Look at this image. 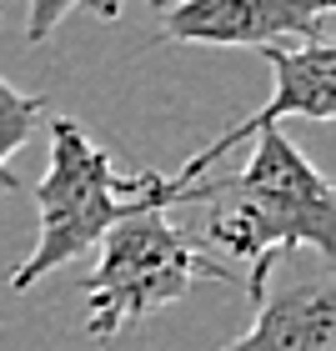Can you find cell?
<instances>
[{
  "label": "cell",
  "mask_w": 336,
  "mask_h": 351,
  "mask_svg": "<svg viewBox=\"0 0 336 351\" xmlns=\"http://www.w3.org/2000/svg\"><path fill=\"white\" fill-rule=\"evenodd\" d=\"M101 256L86 276V331L95 341H110L121 326L146 322L151 311L176 306L196 281H236L226 261L206 256L186 241V231L161 211L141 201L101 236Z\"/></svg>",
  "instance_id": "cell-2"
},
{
  "label": "cell",
  "mask_w": 336,
  "mask_h": 351,
  "mask_svg": "<svg viewBox=\"0 0 336 351\" xmlns=\"http://www.w3.org/2000/svg\"><path fill=\"white\" fill-rule=\"evenodd\" d=\"M45 125H51V166L36 186V246L5 276L10 291H30L56 266L91 256L101 236L136 206V176H121L71 116H51Z\"/></svg>",
  "instance_id": "cell-3"
},
{
  "label": "cell",
  "mask_w": 336,
  "mask_h": 351,
  "mask_svg": "<svg viewBox=\"0 0 336 351\" xmlns=\"http://www.w3.org/2000/svg\"><path fill=\"white\" fill-rule=\"evenodd\" d=\"M81 5H86V10H95L101 21H116L125 0H30V15H25V40L36 45V40H45V36H56L60 21H66L71 10H81Z\"/></svg>",
  "instance_id": "cell-8"
},
{
  "label": "cell",
  "mask_w": 336,
  "mask_h": 351,
  "mask_svg": "<svg viewBox=\"0 0 336 351\" xmlns=\"http://www.w3.org/2000/svg\"><path fill=\"white\" fill-rule=\"evenodd\" d=\"M221 351H336V281L326 271L256 301V322Z\"/></svg>",
  "instance_id": "cell-6"
},
{
  "label": "cell",
  "mask_w": 336,
  "mask_h": 351,
  "mask_svg": "<svg viewBox=\"0 0 336 351\" xmlns=\"http://www.w3.org/2000/svg\"><path fill=\"white\" fill-rule=\"evenodd\" d=\"M331 0H176L161 10V40L266 51V45L326 40Z\"/></svg>",
  "instance_id": "cell-5"
},
{
  "label": "cell",
  "mask_w": 336,
  "mask_h": 351,
  "mask_svg": "<svg viewBox=\"0 0 336 351\" xmlns=\"http://www.w3.org/2000/svg\"><path fill=\"white\" fill-rule=\"evenodd\" d=\"M266 66H271V101L256 106L246 121H236L226 136L206 141V146L191 156V161L176 171V176H161V171H136V196L161 206L166 211V196L171 191H186L196 186L216 161H226L236 146L276 131V121L286 116H301V121H331L336 116V51L331 40H311V45H266Z\"/></svg>",
  "instance_id": "cell-4"
},
{
  "label": "cell",
  "mask_w": 336,
  "mask_h": 351,
  "mask_svg": "<svg viewBox=\"0 0 336 351\" xmlns=\"http://www.w3.org/2000/svg\"><path fill=\"white\" fill-rule=\"evenodd\" d=\"M45 121H51V106H45L40 95H30V90H15L5 75H0V191H5V181H10L5 176L10 156L21 151Z\"/></svg>",
  "instance_id": "cell-7"
},
{
  "label": "cell",
  "mask_w": 336,
  "mask_h": 351,
  "mask_svg": "<svg viewBox=\"0 0 336 351\" xmlns=\"http://www.w3.org/2000/svg\"><path fill=\"white\" fill-rule=\"evenodd\" d=\"M151 5H156V10H171V5H176V0H151Z\"/></svg>",
  "instance_id": "cell-9"
},
{
  "label": "cell",
  "mask_w": 336,
  "mask_h": 351,
  "mask_svg": "<svg viewBox=\"0 0 336 351\" xmlns=\"http://www.w3.org/2000/svg\"><path fill=\"white\" fill-rule=\"evenodd\" d=\"M171 206H211L206 241L251 266L241 281L251 291V306L266 296L276 256H291V251H311L322 261L336 256L331 181L281 131L256 136L251 161L236 176H201L196 186L171 191L166 211Z\"/></svg>",
  "instance_id": "cell-1"
}]
</instances>
